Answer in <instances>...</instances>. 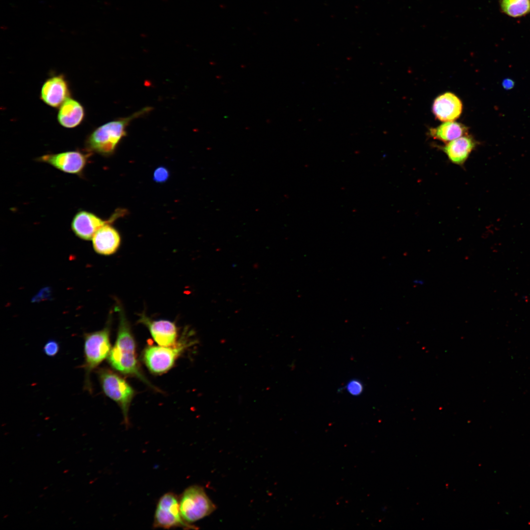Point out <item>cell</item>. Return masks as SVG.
<instances>
[{"label":"cell","instance_id":"3","mask_svg":"<svg viewBox=\"0 0 530 530\" xmlns=\"http://www.w3.org/2000/svg\"><path fill=\"white\" fill-rule=\"evenodd\" d=\"M179 505L183 519L189 524L209 516L216 509L204 488L197 485L184 490L179 498Z\"/></svg>","mask_w":530,"mask_h":530},{"label":"cell","instance_id":"17","mask_svg":"<svg viewBox=\"0 0 530 530\" xmlns=\"http://www.w3.org/2000/svg\"><path fill=\"white\" fill-rule=\"evenodd\" d=\"M502 11L513 17L524 16L530 12V0H501Z\"/></svg>","mask_w":530,"mask_h":530},{"label":"cell","instance_id":"1","mask_svg":"<svg viewBox=\"0 0 530 530\" xmlns=\"http://www.w3.org/2000/svg\"><path fill=\"white\" fill-rule=\"evenodd\" d=\"M119 312V323L117 339L108 356L110 365L122 373L133 376L156 389L150 383L140 368L136 359L135 343L129 323L124 312L120 307H117Z\"/></svg>","mask_w":530,"mask_h":530},{"label":"cell","instance_id":"15","mask_svg":"<svg viewBox=\"0 0 530 530\" xmlns=\"http://www.w3.org/2000/svg\"><path fill=\"white\" fill-rule=\"evenodd\" d=\"M85 115L83 106L77 100L70 97L59 107L57 118L61 126L72 129L82 122Z\"/></svg>","mask_w":530,"mask_h":530},{"label":"cell","instance_id":"13","mask_svg":"<svg viewBox=\"0 0 530 530\" xmlns=\"http://www.w3.org/2000/svg\"><path fill=\"white\" fill-rule=\"evenodd\" d=\"M463 108L462 102L451 92L444 93L436 98L432 104V112L442 122L454 121L460 116Z\"/></svg>","mask_w":530,"mask_h":530},{"label":"cell","instance_id":"19","mask_svg":"<svg viewBox=\"0 0 530 530\" xmlns=\"http://www.w3.org/2000/svg\"><path fill=\"white\" fill-rule=\"evenodd\" d=\"M59 346L58 343L55 340H51L48 341L43 347L44 352L49 356H54L58 352Z\"/></svg>","mask_w":530,"mask_h":530},{"label":"cell","instance_id":"21","mask_svg":"<svg viewBox=\"0 0 530 530\" xmlns=\"http://www.w3.org/2000/svg\"><path fill=\"white\" fill-rule=\"evenodd\" d=\"M49 291L48 288L44 289L41 290L37 295L33 298V300L35 301L40 300L44 298L48 297L49 295Z\"/></svg>","mask_w":530,"mask_h":530},{"label":"cell","instance_id":"18","mask_svg":"<svg viewBox=\"0 0 530 530\" xmlns=\"http://www.w3.org/2000/svg\"><path fill=\"white\" fill-rule=\"evenodd\" d=\"M345 388L350 395L353 396H358L363 392L364 386L361 381L353 379L348 382Z\"/></svg>","mask_w":530,"mask_h":530},{"label":"cell","instance_id":"11","mask_svg":"<svg viewBox=\"0 0 530 530\" xmlns=\"http://www.w3.org/2000/svg\"><path fill=\"white\" fill-rule=\"evenodd\" d=\"M138 321L148 328L159 345L171 346L177 343L178 330L175 323L167 320H152L143 313L140 315Z\"/></svg>","mask_w":530,"mask_h":530},{"label":"cell","instance_id":"4","mask_svg":"<svg viewBox=\"0 0 530 530\" xmlns=\"http://www.w3.org/2000/svg\"><path fill=\"white\" fill-rule=\"evenodd\" d=\"M185 335L178 342L171 346H148L143 353V360L148 369L156 374L164 373L170 369L177 358L194 342Z\"/></svg>","mask_w":530,"mask_h":530},{"label":"cell","instance_id":"10","mask_svg":"<svg viewBox=\"0 0 530 530\" xmlns=\"http://www.w3.org/2000/svg\"><path fill=\"white\" fill-rule=\"evenodd\" d=\"M71 96L69 84L63 74L47 79L42 86L40 98L48 106L59 107Z\"/></svg>","mask_w":530,"mask_h":530},{"label":"cell","instance_id":"8","mask_svg":"<svg viewBox=\"0 0 530 530\" xmlns=\"http://www.w3.org/2000/svg\"><path fill=\"white\" fill-rule=\"evenodd\" d=\"M109 326L84 337L85 368L87 374L108 356L110 348Z\"/></svg>","mask_w":530,"mask_h":530},{"label":"cell","instance_id":"5","mask_svg":"<svg viewBox=\"0 0 530 530\" xmlns=\"http://www.w3.org/2000/svg\"><path fill=\"white\" fill-rule=\"evenodd\" d=\"M99 374L104 393L119 405L122 410L125 423L127 426L128 425V413L134 395V390L124 378L111 371L103 369L100 371Z\"/></svg>","mask_w":530,"mask_h":530},{"label":"cell","instance_id":"22","mask_svg":"<svg viewBox=\"0 0 530 530\" xmlns=\"http://www.w3.org/2000/svg\"><path fill=\"white\" fill-rule=\"evenodd\" d=\"M514 86V82L510 79H506L503 82V86L505 89H510Z\"/></svg>","mask_w":530,"mask_h":530},{"label":"cell","instance_id":"12","mask_svg":"<svg viewBox=\"0 0 530 530\" xmlns=\"http://www.w3.org/2000/svg\"><path fill=\"white\" fill-rule=\"evenodd\" d=\"M477 145L475 139L468 134L445 143L439 148L451 162L461 166L464 164Z\"/></svg>","mask_w":530,"mask_h":530},{"label":"cell","instance_id":"7","mask_svg":"<svg viewBox=\"0 0 530 530\" xmlns=\"http://www.w3.org/2000/svg\"><path fill=\"white\" fill-rule=\"evenodd\" d=\"M92 153L85 149L48 154L36 160L46 163L64 173L82 176Z\"/></svg>","mask_w":530,"mask_h":530},{"label":"cell","instance_id":"9","mask_svg":"<svg viewBox=\"0 0 530 530\" xmlns=\"http://www.w3.org/2000/svg\"><path fill=\"white\" fill-rule=\"evenodd\" d=\"M121 212H115L108 219L104 220L93 212L81 210L73 217L71 227L78 237L85 240H91L94 234L102 227L111 223L118 217Z\"/></svg>","mask_w":530,"mask_h":530},{"label":"cell","instance_id":"20","mask_svg":"<svg viewBox=\"0 0 530 530\" xmlns=\"http://www.w3.org/2000/svg\"><path fill=\"white\" fill-rule=\"evenodd\" d=\"M169 174L166 168L162 166L159 167L154 172L153 179L157 183L165 182L169 178Z\"/></svg>","mask_w":530,"mask_h":530},{"label":"cell","instance_id":"2","mask_svg":"<svg viewBox=\"0 0 530 530\" xmlns=\"http://www.w3.org/2000/svg\"><path fill=\"white\" fill-rule=\"evenodd\" d=\"M152 109L145 107L129 116L115 119L97 127L86 137L84 149L92 154L110 156L126 136L127 128L132 121L148 113Z\"/></svg>","mask_w":530,"mask_h":530},{"label":"cell","instance_id":"6","mask_svg":"<svg viewBox=\"0 0 530 530\" xmlns=\"http://www.w3.org/2000/svg\"><path fill=\"white\" fill-rule=\"evenodd\" d=\"M153 526L156 529H197L194 525L184 520L180 510L179 499L175 494L171 492L163 494L159 500Z\"/></svg>","mask_w":530,"mask_h":530},{"label":"cell","instance_id":"16","mask_svg":"<svg viewBox=\"0 0 530 530\" xmlns=\"http://www.w3.org/2000/svg\"><path fill=\"white\" fill-rule=\"evenodd\" d=\"M429 135L434 139L448 143L468 134L467 127L455 121L444 122L439 126L429 129Z\"/></svg>","mask_w":530,"mask_h":530},{"label":"cell","instance_id":"14","mask_svg":"<svg viewBox=\"0 0 530 530\" xmlns=\"http://www.w3.org/2000/svg\"><path fill=\"white\" fill-rule=\"evenodd\" d=\"M91 240L95 251L103 255L114 254L121 242L119 233L110 224H106L100 229Z\"/></svg>","mask_w":530,"mask_h":530}]
</instances>
